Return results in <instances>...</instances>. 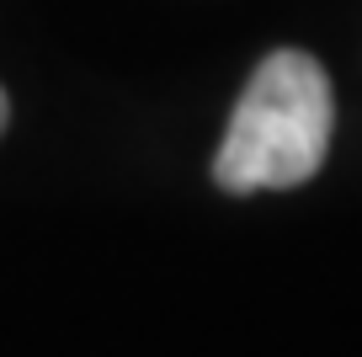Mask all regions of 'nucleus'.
Listing matches in <instances>:
<instances>
[{
    "label": "nucleus",
    "instance_id": "1",
    "mask_svg": "<svg viewBox=\"0 0 362 357\" xmlns=\"http://www.w3.org/2000/svg\"><path fill=\"white\" fill-rule=\"evenodd\" d=\"M330 118L336 112H330L325 69L298 48L267 54L229 112L224 144L214 155V181L235 198L309 181L325 166Z\"/></svg>",
    "mask_w": 362,
    "mask_h": 357
},
{
    "label": "nucleus",
    "instance_id": "2",
    "mask_svg": "<svg viewBox=\"0 0 362 357\" xmlns=\"http://www.w3.org/2000/svg\"><path fill=\"white\" fill-rule=\"evenodd\" d=\"M6 123H11V101H6V91H0V134H6Z\"/></svg>",
    "mask_w": 362,
    "mask_h": 357
}]
</instances>
